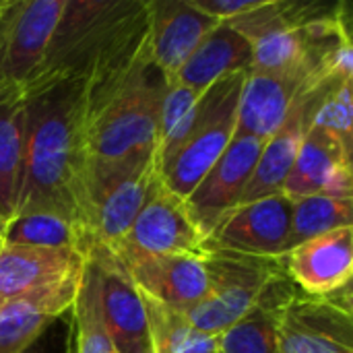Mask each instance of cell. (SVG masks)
Wrapping results in <instances>:
<instances>
[{"mask_svg": "<svg viewBox=\"0 0 353 353\" xmlns=\"http://www.w3.org/2000/svg\"><path fill=\"white\" fill-rule=\"evenodd\" d=\"M25 180L17 215L54 211L87 228L85 87L64 79L23 99ZM14 215V217H17Z\"/></svg>", "mask_w": 353, "mask_h": 353, "instance_id": "6da1fadb", "label": "cell"}, {"mask_svg": "<svg viewBox=\"0 0 353 353\" xmlns=\"http://www.w3.org/2000/svg\"><path fill=\"white\" fill-rule=\"evenodd\" d=\"M147 29V0H64L27 95L56 81L87 83Z\"/></svg>", "mask_w": 353, "mask_h": 353, "instance_id": "7a4b0ae2", "label": "cell"}, {"mask_svg": "<svg viewBox=\"0 0 353 353\" xmlns=\"http://www.w3.org/2000/svg\"><path fill=\"white\" fill-rule=\"evenodd\" d=\"M246 74L234 72L215 81L155 155L159 180L174 194L186 199L234 141Z\"/></svg>", "mask_w": 353, "mask_h": 353, "instance_id": "3957f363", "label": "cell"}, {"mask_svg": "<svg viewBox=\"0 0 353 353\" xmlns=\"http://www.w3.org/2000/svg\"><path fill=\"white\" fill-rule=\"evenodd\" d=\"M209 296L186 312V319L203 333L219 335L242 319L279 277L283 267L279 259L248 256L228 250H207L203 256Z\"/></svg>", "mask_w": 353, "mask_h": 353, "instance_id": "277c9868", "label": "cell"}, {"mask_svg": "<svg viewBox=\"0 0 353 353\" xmlns=\"http://www.w3.org/2000/svg\"><path fill=\"white\" fill-rule=\"evenodd\" d=\"M64 0H0V103H21Z\"/></svg>", "mask_w": 353, "mask_h": 353, "instance_id": "5b68a950", "label": "cell"}, {"mask_svg": "<svg viewBox=\"0 0 353 353\" xmlns=\"http://www.w3.org/2000/svg\"><path fill=\"white\" fill-rule=\"evenodd\" d=\"M205 242L207 236L192 219L186 201L174 194L157 174L128 234L112 250V254L105 256L114 259L120 269H126L147 256L178 254L203 259L207 254Z\"/></svg>", "mask_w": 353, "mask_h": 353, "instance_id": "8992f818", "label": "cell"}, {"mask_svg": "<svg viewBox=\"0 0 353 353\" xmlns=\"http://www.w3.org/2000/svg\"><path fill=\"white\" fill-rule=\"evenodd\" d=\"M337 41L325 54L296 68L279 70V72L250 70L246 74L242 97H240L236 137H259L267 141L283 124L292 108L304 95L327 85L329 81L339 79L331 68V56ZM341 81H350V79H341Z\"/></svg>", "mask_w": 353, "mask_h": 353, "instance_id": "52a82bcc", "label": "cell"}, {"mask_svg": "<svg viewBox=\"0 0 353 353\" xmlns=\"http://www.w3.org/2000/svg\"><path fill=\"white\" fill-rule=\"evenodd\" d=\"M288 279L310 298L333 300L352 310L353 228L302 242L281 256Z\"/></svg>", "mask_w": 353, "mask_h": 353, "instance_id": "ba28073f", "label": "cell"}, {"mask_svg": "<svg viewBox=\"0 0 353 353\" xmlns=\"http://www.w3.org/2000/svg\"><path fill=\"white\" fill-rule=\"evenodd\" d=\"M292 199L275 194L230 211L207 236L205 250L279 259L288 250Z\"/></svg>", "mask_w": 353, "mask_h": 353, "instance_id": "9c48e42d", "label": "cell"}, {"mask_svg": "<svg viewBox=\"0 0 353 353\" xmlns=\"http://www.w3.org/2000/svg\"><path fill=\"white\" fill-rule=\"evenodd\" d=\"M263 145L265 139L259 137H234L223 155L184 199L192 219L205 236H209L213 228L240 205Z\"/></svg>", "mask_w": 353, "mask_h": 353, "instance_id": "30bf717a", "label": "cell"}, {"mask_svg": "<svg viewBox=\"0 0 353 353\" xmlns=\"http://www.w3.org/2000/svg\"><path fill=\"white\" fill-rule=\"evenodd\" d=\"M279 353H353L352 310L296 294L279 319Z\"/></svg>", "mask_w": 353, "mask_h": 353, "instance_id": "8fae6325", "label": "cell"}, {"mask_svg": "<svg viewBox=\"0 0 353 353\" xmlns=\"http://www.w3.org/2000/svg\"><path fill=\"white\" fill-rule=\"evenodd\" d=\"M155 178L157 161H151L110 180L89 196V259L93 254H112L122 242L143 209Z\"/></svg>", "mask_w": 353, "mask_h": 353, "instance_id": "7c38bea8", "label": "cell"}, {"mask_svg": "<svg viewBox=\"0 0 353 353\" xmlns=\"http://www.w3.org/2000/svg\"><path fill=\"white\" fill-rule=\"evenodd\" d=\"M288 199L329 194L353 199L352 151L331 132L310 126L283 184Z\"/></svg>", "mask_w": 353, "mask_h": 353, "instance_id": "4fadbf2b", "label": "cell"}, {"mask_svg": "<svg viewBox=\"0 0 353 353\" xmlns=\"http://www.w3.org/2000/svg\"><path fill=\"white\" fill-rule=\"evenodd\" d=\"M217 25L190 0H147L151 58L165 83L176 79L203 37Z\"/></svg>", "mask_w": 353, "mask_h": 353, "instance_id": "5bb4252c", "label": "cell"}, {"mask_svg": "<svg viewBox=\"0 0 353 353\" xmlns=\"http://www.w3.org/2000/svg\"><path fill=\"white\" fill-rule=\"evenodd\" d=\"M337 83H341V79L329 81L327 85L304 95L292 108V112L288 114L283 124L265 141L263 151L256 161V168L252 172V178L244 190L240 205H246V203H252L259 199H267V196H275V194H283V184L292 172L298 149L312 124L314 110L321 103V99Z\"/></svg>", "mask_w": 353, "mask_h": 353, "instance_id": "9a60e30c", "label": "cell"}, {"mask_svg": "<svg viewBox=\"0 0 353 353\" xmlns=\"http://www.w3.org/2000/svg\"><path fill=\"white\" fill-rule=\"evenodd\" d=\"M99 275L101 319L116 353H153L147 312L124 269L105 254L89 259Z\"/></svg>", "mask_w": 353, "mask_h": 353, "instance_id": "2e32d148", "label": "cell"}, {"mask_svg": "<svg viewBox=\"0 0 353 353\" xmlns=\"http://www.w3.org/2000/svg\"><path fill=\"white\" fill-rule=\"evenodd\" d=\"M81 277L83 273L4 302L0 306V353H25L35 345L56 319L72 310Z\"/></svg>", "mask_w": 353, "mask_h": 353, "instance_id": "e0dca14e", "label": "cell"}, {"mask_svg": "<svg viewBox=\"0 0 353 353\" xmlns=\"http://www.w3.org/2000/svg\"><path fill=\"white\" fill-rule=\"evenodd\" d=\"M124 273L143 296L184 314L209 296L205 263L196 256H147L128 265Z\"/></svg>", "mask_w": 353, "mask_h": 353, "instance_id": "ac0fdd59", "label": "cell"}, {"mask_svg": "<svg viewBox=\"0 0 353 353\" xmlns=\"http://www.w3.org/2000/svg\"><path fill=\"white\" fill-rule=\"evenodd\" d=\"M85 263L77 252L14 246L0 240V306L12 298L81 275Z\"/></svg>", "mask_w": 353, "mask_h": 353, "instance_id": "d6986e66", "label": "cell"}, {"mask_svg": "<svg viewBox=\"0 0 353 353\" xmlns=\"http://www.w3.org/2000/svg\"><path fill=\"white\" fill-rule=\"evenodd\" d=\"M296 294L288 275L275 279L242 319L217 335L215 353H279V319Z\"/></svg>", "mask_w": 353, "mask_h": 353, "instance_id": "ffe728a7", "label": "cell"}, {"mask_svg": "<svg viewBox=\"0 0 353 353\" xmlns=\"http://www.w3.org/2000/svg\"><path fill=\"white\" fill-rule=\"evenodd\" d=\"M252 70V48L250 41L236 31L230 23H219L211 29L190 58L184 62L176 74V83L205 93L215 81L234 74Z\"/></svg>", "mask_w": 353, "mask_h": 353, "instance_id": "44dd1931", "label": "cell"}, {"mask_svg": "<svg viewBox=\"0 0 353 353\" xmlns=\"http://www.w3.org/2000/svg\"><path fill=\"white\" fill-rule=\"evenodd\" d=\"M2 242L14 246L68 250L81 254L85 261L89 256L87 230L79 221L54 211H35V213L17 215L6 223Z\"/></svg>", "mask_w": 353, "mask_h": 353, "instance_id": "7402d4cb", "label": "cell"}, {"mask_svg": "<svg viewBox=\"0 0 353 353\" xmlns=\"http://www.w3.org/2000/svg\"><path fill=\"white\" fill-rule=\"evenodd\" d=\"M25 180V112L21 103H0V217L14 219Z\"/></svg>", "mask_w": 353, "mask_h": 353, "instance_id": "603a6c76", "label": "cell"}, {"mask_svg": "<svg viewBox=\"0 0 353 353\" xmlns=\"http://www.w3.org/2000/svg\"><path fill=\"white\" fill-rule=\"evenodd\" d=\"M141 294V292H139ZM143 306L149 321L153 353H215L217 335H209L192 327L184 312L172 310L149 296H143Z\"/></svg>", "mask_w": 353, "mask_h": 353, "instance_id": "cb8c5ba5", "label": "cell"}, {"mask_svg": "<svg viewBox=\"0 0 353 353\" xmlns=\"http://www.w3.org/2000/svg\"><path fill=\"white\" fill-rule=\"evenodd\" d=\"M345 228H353V199H335L329 194L292 199L288 250L312 238Z\"/></svg>", "mask_w": 353, "mask_h": 353, "instance_id": "d4e9b609", "label": "cell"}, {"mask_svg": "<svg viewBox=\"0 0 353 353\" xmlns=\"http://www.w3.org/2000/svg\"><path fill=\"white\" fill-rule=\"evenodd\" d=\"M70 325L74 331L77 353H116L101 319L99 304V275L97 267L87 261L81 277V288L70 310Z\"/></svg>", "mask_w": 353, "mask_h": 353, "instance_id": "484cf974", "label": "cell"}, {"mask_svg": "<svg viewBox=\"0 0 353 353\" xmlns=\"http://www.w3.org/2000/svg\"><path fill=\"white\" fill-rule=\"evenodd\" d=\"M337 137L353 151V91L352 81L337 83L316 105L312 124Z\"/></svg>", "mask_w": 353, "mask_h": 353, "instance_id": "4316f807", "label": "cell"}, {"mask_svg": "<svg viewBox=\"0 0 353 353\" xmlns=\"http://www.w3.org/2000/svg\"><path fill=\"white\" fill-rule=\"evenodd\" d=\"M165 83V81H163ZM203 93H196L194 89L180 85L176 81H168L163 87L161 95V105H159V118H157V149L155 155L168 145V141L180 130L192 108L196 105L199 97Z\"/></svg>", "mask_w": 353, "mask_h": 353, "instance_id": "83f0119b", "label": "cell"}, {"mask_svg": "<svg viewBox=\"0 0 353 353\" xmlns=\"http://www.w3.org/2000/svg\"><path fill=\"white\" fill-rule=\"evenodd\" d=\"M190 4L217 23H230L248 12H254L265 4V0H190Z\"/></svg>", "mask_w": 353, "mask_h": 353, "instance_id": "f1b7e54d", "label": "cell"}, {"mask_svg": "<svg viewBox=\"0 0 353 353\" xmlns=\"http://www.w3.org/2000/svg\"><path fill=\"white\" fill-rule=\"evenodd\" d=\"M64 353H77L74 352V331H72V325L68 327V333H66V345H64Z\"/></svg>", "mask_w": 353, "mask_h": 353, "instance_id": "f546056e", "label": "cell"}, {"mask_svg": "<svg viewBox=\"0 0 353 353\" xmlns=\"http://www.w3.org/2000/svg\"><path fill=\"white\" fill-rule=\"evenodd\" d=\"M25 353H43V350H41V345H39V343H35V345H31V347H29Z\"/></svg>", "mask_w": 353, "mask_h": 353, "instance_id": "4dcf8cb0", "label": "cell"}, {"mask_svg": "<svg viewBox=\"0 0 353 353\" xmlns=\"http://www.w3.org/2000/svg\"><path fill=\"white\" fill-rule=\"evenodd\" d=\"M4 228H6V221L0 217V238H2V234H4Z\"/></svg>", "mask_w": 353, "mask_h": 353, "instance_id": "1f68e13d", "label": "cell"}, {"mask_svg": "<svg viewBox=\"0 0 353 353\" xmlns=\"http://www.w3.org/2000/svg\"><path fill=\"white\" fill-rule=\"evenodd\" d=\"M0 240H2V238H0Z\"/></svg>", "mask_w": 353, "mask_h": 353, "instance_id": "d6a6232c", "label": "cell"}]
</instances>
